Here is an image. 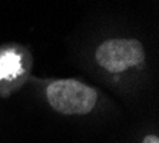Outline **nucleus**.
I'll use <instances>...</instances> for the list:
<instances>
[{
    "instance_id": "nucleus-1",
    "label": "nucleus",
    "mask_w": 159,
    "mask_h": 143,
    "mask_svg": "<svg viewBox=\"0 0 159 143\" xmlns=\"http://www.w3.org/2000/svg\"><path fill=\"white\" fill-rule=\"evenodd\" d=\"M49 105L62 114H88L98 102L96 89L75 79L55 80L46 89Z\"/></svg>"
},
{
    "instance_id": "nucleus-2",
    "label": "nucleus",
    "mask_w": 159,
    "mask_h": 143,
    "mask_svg": "<svg viewBox=\"0 0 159 143\" xmlns=\"http://www.w3.org/2000/svg\"><path fill=\"white\" fill-rule=\"evenodd\" d=\"M100 67L111 73H120L145 60V50L135 39H111L102 43L95 53Z\"/></svg>"
},
{
    "instance_id": "nucleus-3",
    "label": "nucleus",
    "mask_w": 159,
    "mask_h": 143,
    "mask_svg": "<svg viewBox=\"0 0 159 143\" xmlns=\"http://www.w3.org/2000/svg\"><path fill=\"white\" fill-rule=\"evenodd\" d=\"M16 55H3L0 56V76H10L15 74V69L13 67H19V62Z\"/></svg>"
},
{
    "instance_id": "nucleus-4",
    "label": "nucleus",
    "mask_w": 159,
    "mask_h": 143,
    "mask_svg": "<svg viewBox=\"0 0 159 143\" xmlns=\"http://www.w3.org/2000/svg\"><path fill=\"white\" fill-rule=\"evenodd\" d=\"M142 143H159V137L156 135H148V136H145V139L142 140Z\"/></svg>"
}]
</instances>
